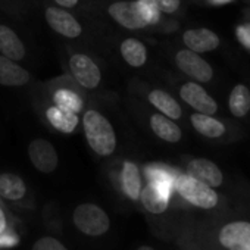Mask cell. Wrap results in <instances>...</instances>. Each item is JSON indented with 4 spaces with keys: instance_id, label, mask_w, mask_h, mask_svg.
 I'll return each instance as SVG.
<instances>
[{
    "instance_id": "4dcf8cb0",
    "label": "cell",
    "mask_w": 250,
    "mask_h": 250,
    "mask_svg": "<svg viewBox=\"0 0 250 250\" xmlns=\"http://www.w3.org/2000/svg\"><path fill=\"white\" fill-rule=\"evenodd\" d=\"M9 228H12V225H11V221L8 218V213L5 212V209L2 206H0V232H3Z\"/></svg>"
},
{
    "instance_id": "603a6c76",
    "label": "cell",
    "mask_w": 250,
    "mask_h": 250,
    "mask_svg": "<svg viewBox=\"0 0 250 250\" xmlns=\"http://www.w3.org/2000/svg\"><path fill=\"white\" fill-rule=\"evenodd\" d=\"M149 102L155 107H158L165 116H168L171 119L181 118V107H180L178 102L168 93H165L162 90H153L149 94Z\"/></svg>"
},
{
    "instance_id": "ac0fdd59",
    "label": "cell",
    "mask_w": 250,
    "mask_h": 250,
    "mask_svg": "<svg viewBox=\"0 0 250 250\" xmlns=\"http://www.w3.org/2000/svg\"><path fill=\"white\" fill-rule=\"evenodd\" d=\"M150 127L152 131L162 140L168 142V143H177L181 140V130L178 125L168 119V116L155 113L150 118Z\"/></svg>"
},
{
    "instance_id": "2e32d148",
    "label": "cell",
    "mask_w": 250,
    "mask_h": 250,
    "mask_svg": "<svg viewBox=\"0 0 250 250\" xmlns=\"http://www.w3.org/2000/svg\"><path fill=\"white\" fill-rule=\"evenodd\" d=\"M27 196L25 181L12 172L0 174V197L8 202H20Z\"/></svg>"
},
{
    "instance_id": "30bf717a",
    "label": "cell",
    "mask_w": 250,
    "mask_h": 250,
    "mask_svg": "<svg viewBox=\"0 0 250 250\" xmlns=\"http://www.w3.org/2000/svg\"><path fill=\"white\" fill-rule=\"evenodd\" d=\"M46 21L56 33L68 39H75L83 33L80 22L69 12L62 11L59 8L46 9Z\"/></svg>"
},
{
    "instance_id": "277c9868",
    "label": "cell",
    "mask_w": 250,
    "mask_h": 250,
    "mask_svg": "<svg viewBox=\"0 0 250 250\" xmlns=\"http://www.w3.org/2000/svg\"><path fill=\"white\" fill-rule=\"evenodd\" d=\"M28 155L34 168L43 174L53 172L59 165V156L53 145L44 139H36L28 146Z\"/></svg>"
},
{
    "instance_id": "7c38bea8",
    "label": "cell",
    "mask_w": 250,
    "mask_h": 250,
    "mask_svg": "<svg viewBox=\"0 0 250 250\" xmlns=\"http://www.w3.org/2000/svg\"><path fill=\"white\" fill-rule=\"evenodd\" d=\"M169 199L171 194L165 190H162L161 187H158L153 183H147L140 193V202L143 205V208L152 213V215H161L164 213L168 206H169Z\"/></svg>"
},
{
    "instance_id": "6da1fadb",
    "label": "cell",
    "mask_w": 250,
    "mask_h": 250,
    "mask_svg": "<svg viewBox=\"0 0 250 250\" xmlns=\"http://www.w3.org/2000/svg\"><path fill=\"white\" fill-rule=\"evenodd\" d=\"M85 139L99 156H110L116 149V136L112 124L97 110L88 109L83 118Z\"/></svg>"
},
{
    "instance_id": "7402d4cb",
    "label": "cell",
    "mask_w": 250,
    "mask_h": 250,
    "mask_svg": "<svg viewBox=\"0 0 250 250\" xmlns=\"http://www.w3.org/2000/svg\"><path fill=\"white\" fill-rule=\"evenodd\" d=\"M47 119L53 127L62 133H72L78 125V116L74 112L65 110L59 106L49 107Z\"/></svg>"
},
{
    "instance_id": "3957f363",
    "label": "cell",
    "mask_w": 250,
    "mask_h": 250,
    "mask_svg": "<svg viewBox=\"0 0 250 250\" xmlns=\"http://www.w3.org/2000/svg\"><path fill=\"white\" fill-rule=\"evenodd\" d=\"M175 190L188 203L202 208L212 209L218 205V194L208 184L187 175H178L175 181Z\"/></svg>"
},
{
    "instance_id": "7a4b0ae2",
    "label": "cell",
    "mask_w": 250,
    "mask_h": 250,
    "mask_svg": "<svg viewBox=\"0 0 250 250\" xmlns=\"http://www.w3.org/2000/svg\"><path fill=\"white\" fill-rule=\"evenodd\" d=\"M75 228L87 237H102L110 229V218L107 212L96 203H81L72 212Z\"/></svg>"
},
{
    "instance_id": "f1b7e54d",
    "label": "cell",
    "mask_w": 250,
    "mask_h": 250,
    "mask_svg": "<svg viewBox=\"0 0 250 250\" xmlns=\"http://www.w3.org/2000/svg\"><path fill=\"white\" fill-rule=\"evenodd\" d=\"M235 36L241 46H244L246 49H250V24L238 25L235 30Z\"/></svg>"
},
{
    "instance_id": "d4e9b609",
    "label": "cell",
    "mask_w": 250,
    "mask_h": 250,
    "mask_svg": "<svg viewBox=\"0 0 250 250\" xmlns=\"http://www.w3.org/2000/svg\"><path fill=\"white\" fill-rule=\"evenodd\" d=\"M53 102L56 106L65 109V110H69V112H74V113H78L81 109H83V100L81 97L71 91V90H66V88H61L55 93L53 96Z\"/></svg>"
},
{
    "instance_id": "cb8c5ba5",
    "label": "cell",
    "mask_w": 250,
    "mask_h": 250,
    "mask_svg": "<svg viewBox=\"0 0 250 250\" xmlns=\"http://www.w3.org/2000/svg\"><path fill=\"white\" fill-rule=\"evenodd\" d=\"M228 106L231 113L237 118H243L244 115H247V112L250 110V91L244 84H237L232 88Z\"/></svg>"
},
{
    "instance_id": "836d02e7",
    "label": "cell",
    "mask_w": 250,
    "mask_h": 250,
    "mask_svg": "<svg viewBox=\"0 0 250 250\" xmlns=\"http://www.w3.org/2000/svg\"><path fill=\"white\" fill-rule=\"evenodd\" d=\"M136 250H155L152 246H147V244H145V246H140V247H137Z\"/></svg>"
},
{
    "instance_id": "5b68a950",
    "label": "cell",
    "mask_w": 250,
    "mask_h": 250,
    "mask_svg": "<svg viewBox=\"0 0 250 250\" xmlns=\"http://www.w3.org/2000/svg\"><path fill=\"white\" fill-rule=\"evenodd\" d=\"M175 61H177L178 68L186 75L194 78L196 81L208 83L212 80V75H213L212 66L205 59H202L196 52L190 49L180 50L175 56Z\"/></svg>"
},
{
    "instance_id": "1f68e13d",
    "label": "cell",
    "mask_w": 250,
    "mask_h": 250,
    "mask_svg": "<svg viewBox=\"0 0 250 250\" xmlns=\"http://www.w3.org/2000/svg\"><path fill=\"white\" fill-rule=\"evenodd\" d=\"M55 2L63 8H74V6H77L78 0H55Z\"/></svg>"
},
{
    "instance_id": "5bb4252c",
    "label": "cell",
    "mask_w": 250,
    "mask_h": 250,
    "mask_svg": "<svg viewBox=\"0 0 250 250\" xmlns=\"http://www.w3.org/2000/svg\"><path fill=\"white\" fill-rule=\"evenodd\" d=\"M121 188L122 193L133 202H139L143 188L142 174L134 162H124L121 169Z\"/></svg>"
},
{
    "instance_id": "f546056e",
    "label": "cell",
    "mask_w": 250,
    "mask_h": 250,
    "mask_svg": "<svg viewBox=\"0 0 250 250\" xmlns=\"http://www.w3.org/2000/svg\"><path fill=\"white\" fill-rule=\"evenodd\" d=\"M155 2L165 14H174L180 8V0H155Z\"/></svg>"
},
{
    "instance_id": "44dd1931",
    "label": "cell",
    "mask_w": 250,
    "mask_h": 250,
    "mask_svg": "<svg viewBox=\"0 0 250 250\" xmlns=\"http://www.w3.org/2000/svg\"><path fill=\"white\" fill-rule=\"evenodd\" d=\"M121 55L125 62L134 68L143 66L147 59V50H146L145 44L136 39H127L122 42Z\"/></svg>"
},
{
    "instance_id": "d6a6232c",
    "label": "cell",
    "mask_w": 250,
    "mask_h": 250,
    "mask_svg": "<svg viewBox=\"0 0 250 250\" xmlns=\"http://www.w3.org/2000/svg\"><path fill=\"white\" fill-rule=\"evenodd\" d=\"M212 5H227V3H231L232 0H209Z\"/></svg>"
},
{
    "instance_id": "9c48e42d",
    "label": "cell",
    "mask_w": 250,
    "mask_h": 250,
    "mask_svg": "<svg viewBox=\"0 0 250 250\" xmlns=\"http://www.w3.org/2000/svg\"><path fill=\"white\" fill-rule=\"evenodd\" d=\"M180 96L187 104H190L199 113L212 115L218 109L216 102L206 93V90L202 85L196 83H186L180 90Z\"/></svg>"
},
{
    "instance_id": "ba28073f",
    "label": "cell",
    "mask_w": 250,
    "mask_h": 250,
    "mask_svg": "<svg viewBox=\"0 0 250 250\" xmlns=\"http://www.w3.org/2000/svg\"><path fill=\"white\" fill-rule=\"evenodd\" d=\"M107 14L127 30H139L147 25L134 2H115L109 5Z\"/></svg>"
},
{
    "instance_id": "52a82bcc",
    "label": "cell",
    "mask_w": 250,
    "mask_h": 250,
    "mask_svg": "<svg viewBox=\"0 0 250 250\" xmlns=\"http://www.w3.org/2000/svg\"><path fill=\"white\" fill-rule=\"evenodd\" d=\"M218 238L228 250H250V222H229L222 227Z\"/></svg>"
},
{
    "instance_id": "9a60e30c",
    "label": "cell",
    "mask_w": 250,
    "mask_h": 250,
    "mask_svg": "<svg viewBox=\"0 0 250 250\" xmlns=\"http://www.w3.org/2000/svg\"><path fill=\"white\" fill-rule=\"evenodd\" d=\"M30 81V72L20 66L15 61L0 56V84L8 87H20Z\"/></svg>"
},
{
    "instance_id": "484cf974",
    "label": "cell",
    "mask_w": 250,
    "mask_h": 250,
    "mask_svg": "<svg viewBox=\"0 0 250 250\" xmlns=\"http://www.w3.org/2000/svg\"><path fill=\"white\" fill-rule=\"evenodd\" d=\"M137 8L146 24H156L161 17V9L155 0H137Z\"/></svg>"
},
{
    "instance_id": "e0dca14e",
    "label": "cell",
    "mask_w": 250,
    "mask_h": 250,
    "mask_svg": "<svg viewBox=\"0 0 250 250\" xmlns=\"http://www.w3.org/2000/svg\"><path fill=\"white\" fill-rule=\"evenodd\" d=\"M0 53L15 62L25 56V47L21 39L6 25H0Z\"/></svg>"
},
{
    "instance_id": "d6986e66",
    "label": "cell",
    "mask_w": 250,
    "mask_h": 250,
    "mask_svg": "<svg viewBox=\"0 0 250 250\" xmlns=\"http://www.w3.org/2000/svg\"><path fill=\"white\" fill-rule=\"evenodd\" d=\"M145 172H146V178L149 183H153L158 187H161L162 190L172 194V191L175 190V181L178 177V175H175V172L172 169H169L165 165L153 164V165H147Z\"/></svg>"
},
{
    "instance_id": "83f0119b",
    "label": "cell",
    "mask_w": 250,
    "mask_h": 250,
    "mask_svg": "<svg viewBox=\"0 0 250 250\" xmlns=\"http://www.w3.org/2000/svg\"><path fill=\"white\" fill-rule=\"evenodd\" d=\"M21 243V235L12 228L0 232V250H11L18 247Z\"/></svg>"
},
{
    "instance_id": "8992f818",
    "label": "cell",
    "mask_w": 250,
    "mask_h": 250,
    "mask_svg": "<svg viewBox=\"0 0 250 250\" xmlns=\"http://www.w3.org/2000/svg\"><path fill=\"white\" fill-rule=\"evenodd\" d=\"M69 68L74 78L84 88H96L100 84L102 74L99 66L91 58L83 53H77L69 59Z\"/></svg>"
},
{
    "instance_id": "8fae6325",
    "label": "cell",
    "mask_w": 250,
    "mask_h": 250,
    "mask_svg": "<svg viewBox=\"0 0 250 250\" xmlns=\"http://www.w3.org/2000/svg\"><path fill=\"white\" fill-rule=\"evenodd\" d=\"M187 174L209 187H219L224 181V175L221 169L208 159H193L187 165Z\"/></svg>"
},
{
    "instance_id": "4316f807",
    "label": "cell",
    "mask_w": 250,
    "mask_h": 250,
    "mask_svg": "<svg viewBox=\"0 0 250 250\" xmlns=\"http://www.w3.org/2000/svg\"><path fill=\"white\" fill-rule=\"evenodd\" d=\"M31 250H69L63 241L52 235H43L33 243Z\"/></svg>"
},
{
    "instance_id": "ffe728a7",
    "label": "cell",
    "mask_w": 250,
    "mask_h": 250,
    "mask_svg": "<svg viewBox=\"0 0 250 250\" xmlns=\"http://www.w3.org/2000/svg\"><path fill=\"white\" fill-rule=\"evenodd\" d=\"M191 124L196 128V131H199L202 136L209 137V139H218L225 133L224 124L221 121L212 118L210 115H206V113L191 115Z\"/></svg>"
},
{
    "instance_id": "4fadbf2b",
    "label": "cell",
    "mask_w": 250,
    "mask_h": 250,
    "mask_svg": "<svg viewBox=\"0 0 250 250\" xmlns=\"http://www.w3.org/2000/svg\"><path fill=\"white\" fill-rule=\"evenodd\" d=\"M184 44L196 52V53H205L212 52L219 46V37L206 28H197V30H188L183 36Z\"/></svg>"
}]
</instances>
